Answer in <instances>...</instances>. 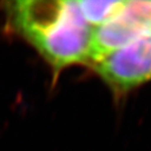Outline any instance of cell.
I'll list each match as a JSON object with an SVG mask.
<instances>
[{
	"instance_id": "7a4b0ae2",
	"label": "cell",
	"mask_w": 151,
	"mask_h": 151,
	"mask_svg": "<svg viewBox=\"0 0 151 151\" xmlns=\"http://www.w3.org/2000/svg\"><path fill=\"white\" fill-rule=\"evenodd\" d=\"M93 70L117 94L151 80V32L92 63Z\"/></svg>"
},
{
	"instance_id": "277c9868",
	"label": "cell",
	"mask_w": 151,
	"mask_h": 151,
	"mask_svg": "<svg viewBox=\"0 0 151 151\" xmlns=\"http://www.w3.org/2000/svg\"><path fill=\"white\" fill-rule=\"evenodd\" d=\"M81 13L86 22L92 29L102 25L114 17L123 7L122 0H103V1H77Z\"/></svg>"
},
{
	"instance_id": "6da1fadb",
	"label": "cell",
	"mask_w": 151,
	"mask_h": 151,
	"mask_svg": "<svg viewBox=\"0 0 151 151\" xmlns=\"http://www.w3.org/2000/svg\"><path fill=\"white\" fill-rule=\"evenodd\" d=\"M5 9L11 26L50 65L54 78L71 65L88 63L93 29L77 1H12Z\"/></svg>"
},
{
	"instance_id": "3957f363",
	"label": "cell",
	"mask_w": 151,
	"mask_h": 151,
	"mask_svg": "<svg viewBox=\"0 0 151 151\" xmlns=\"http://www.w3.org/2000/svg\"><path fill=\"white\" fill-rule=\"evenodd\" d=\"M148 32H151V0H127L114 17L93 29L88 63L92 64Z\"/></svg>"
}]
</instances>
